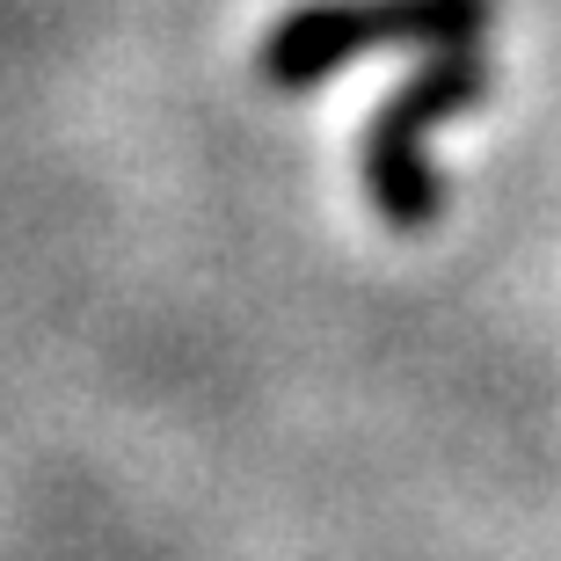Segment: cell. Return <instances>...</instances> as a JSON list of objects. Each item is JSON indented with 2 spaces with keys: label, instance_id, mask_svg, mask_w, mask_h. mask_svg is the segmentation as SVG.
I'll use <instances>...</instances> for the list:
<instances>
[{
  "label": "cell",
  "instance_id": "obj_1",
  "mask_svg": "<svg viewBox=\"0 0 561 561\" xmlns=\"http://www.w3.org/2000/svg\"><path fill=\"white\" fill-rule=\"evenodd\" d=\"M489 22L496 0H307L263 37L255 73L277 95H299L373 51H467Z\"/></svg>",
  "mask_w": 561,
  "mask_h": 561
},
{
  "label": "cell",
  "instance_id": "obj_2",
  "mask_svg": "<svg viewBox=\"0 0 561 561\" xmlns=\"http://www.w3.org/2000/svg\"><path fill=\"white\" fill-rule=\"evenodd\" d=\"M489 59L474 44L467 51H431L409 81L379 103V117L357 139V168H365V197L379 205V219L394 233H431L445 219V175L431 168V131L467 117L489 95Z\"/></svg>",
  "mask_w": 561,
  "mask_h": 561
}]
</instances>
